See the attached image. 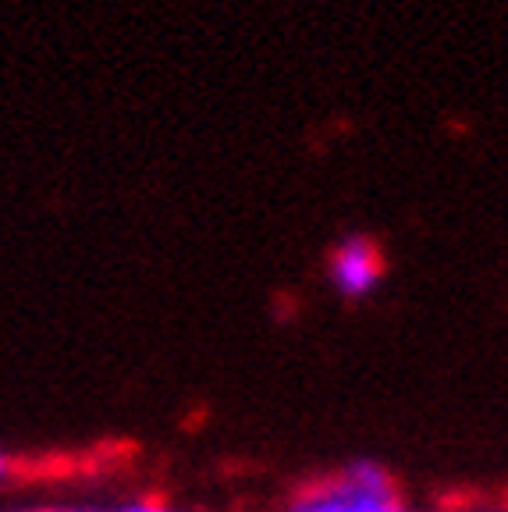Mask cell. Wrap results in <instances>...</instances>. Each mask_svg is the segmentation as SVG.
<instances>
[{
  "instance_id": "cell-5",
  "label": "cell",
  "mask_w": 508,
  "mask_h": 512,
  "mask_svg": "<svg viewBox=\"0 0 508 512\" xmlns=\"http://www.w3.org/2000/svg\"><path fill=\"white\" fill-rule=\"evenodd\" d=\"M473 512H508V509H473Z\"/></svg>"
},
{
  "instance_id": "cell-1",
  "label": "cell",
  "mask_w": 508,
  "mask_h": 512,
  "mask_svg": "<svg viewBox=\"0 0 508 512\" xmlns=\"http://www.w3.org/2000/svg\"><path fill=\"white\" fill-rule=\"evenodd\" d=\"M288 512H405L395 495L391 477L370 459H356L345 466L342 477L324 480L302 498H295Z\"/></svg>"
},
{
  "instance_id": "cell-3",
  "label": "cell",
  "mask_w": 508,
  "mask_h": 512,
  "mask_svg": "<svg viewBox=\"0 0 508 512\" xmlns=\"http://www.w3.org/2000/svg\"><path fill=\"white\" fill-rule=\"evenodd\" d=\"M114 512H178V509H167V505H160V502H146V498H139V502L118 505Z\"/></svg>"
},
{
  "instance_id": "cell-2",
  "label": "cell",
  "mask_w": 508,
  "mask_h": 512,
  "mask_svg": "<svg viewBox=\"0 0 508 512\" xmlns=\"http://www.w3.org/2000/svg\"><path fill=\"white\" fill-rule=\"evenodd\" d=\"M327 278L342 299H366L384 278V249L366 232L345 235L327 256Z\"/></svg>"
},
{
  "instance_id": "cell-4",
  "label": "cell",
  "mask_w": 508,
  "mask_h": 512,
  "mask_svg": "<svg viewBox=\"0 0 508 512\" xmlns=\"http://www.w3.org/2000/svg\"><path fill=\"white\" fill-rule=\"evenodd\" d=\"M11 470H15V463H11V456L4 452V448H0V488H4V484L11 480Z\"/></svg>"
}]
</instances>
